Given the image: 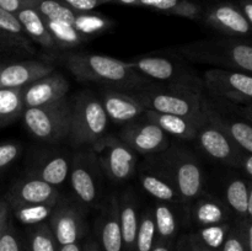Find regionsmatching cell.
I'll return each mask as SVG.
<instances>
[{"instance_id": "obj_1", "label": "cell", "mask_w": 252, "mask_h": 251, "mask_svg": "<svg viewBox=\"0 0 252 251\" xmlns=\"http://www.w3.org/2000/svg\"><path fill=\"white\" fill-rule=\"evenodd\" d=\"M64 65L76 79L93 81L110 89L137 91L149 86L150 80L138 73L128 62L89 53H68L62 57Z\"/></svg>"}, {"instance_id": "obj_2", "label": "cell", "mask_w": 252, "mask_h": 251, "mask_svg": "<svg viewBox=\"0 0 252 251\" xmlns=\"http://www.w3.org/2000/svg\"><path fill=\"white\" fill-rule=\"evenodd\" d=\"M132 94L144 106L145 110L182 116L198 123L206 121L203 113V93L150 84L147 88L132 91Z\"/></svg>"}, {"instance_id": "obj_3", "label": "cell", "mask_w": 252, "mask_h": 251, "mask_svg": "<svg viewBox=\"0 0 252 251\" xmlns=\"http://www.w3.org/2000/svg\"><path fill=\"white\" fill-rule=\"evenodd\" d=\"M108 117L100 98L93 93H83L71 105L69 139L75 147L93 145L103 137Z\"/></svg>"}, {"instance_id": "obj_4", "label": "cell", "mask_w": 252, "mask_h": 251, "mask_svg": "<svg viewBox=\"0 0 252 251\" xmlns=\"http://www.w3.org/2000/svg\"><path fill=\"white\" fill-rule=\"evenodd\" d=\"M128 63L147 79L158 81L159 85L198 93H202L203 90L204 84L191 69L187 68L185 64L166 57L145 56L133 59Z\"/></svg>"}, {"instance_id": "obj_5", "label": "cell", "mask_w": 252, "mask_h": 251, "mask_svg": "<svg viewBox=\"0 0 252 251\" xmlns=\"http://www.w3.org/2000/svg\"><path fill=\"white\" fill-rule=\"evenodd\" d=\"M22 118L27 129L36 138L46 142H59L69 137L71 105L64 97L49 105L25 108Z\"/></svg>"}, {"instance_id": "obj_6", "label": "cell", "mask_w": 252, "mask_h": 251, "mask_svg": "<svg viewBox=\"0 0 252 251\" xmlns=\"http://www.w3.org/2000/svg\"><path fill=\"white\" fill-rule=\"evenodd\" d=\"M180 52L191 61L252 73V46L249 44L202 41L181 47Z\"/></svg>"}, {"instance_id": "obj_7", "label": "cell", "mask_w": 252, "mask_h": 251, "mask_svg": "<svg viewBox=\"0 0 252 251\" xmlns=\"http://www.w3.org/2000/svg\"><path fill=\"white\" fill-rule=\"evenodd\" d=\"M162 175L176 187L182 202L198 198L204 184V175L199 162L187 150L171 149L161 161Z\"/></svg>"}, {"instance_id": "obj_8", "label": "cell", "mask_w": 252, "mask_h": 251, "mask_svg": "<svg viewBox=\"0 0 252 251\" xmlns=\"http://www.w3.org/2000/svg\"><path fill=\"white\" fill-rule=\"evenodd\" d=\"M93 147L94 154L106 175L112 181H126L133 175L137 164L135 152L120 138L103 135Z\"/></svg>"}, {"instance_id": "obj_9", "label": "cell", "mask_w": 252, "mask_h": 251, "mask_svg": "<svg viewBox=\"0 0 252 251\" xmlns=\"http://www.w3.org/2000/svg\"><path fill=\"white\" fill-rule=\"evenodd\" d=\"M48 225L59 246L79 243L86 231L83 211L69 201H58L49 216Z\"/></svg>"}, {"instance_id": "obj_10", "label": "cell", "mask_w": 252, "mask_h": 251, "mask_svg": "<svg viewBox=\"0 0 252 251\" xmlns=\"http://www.w3.org/2000/svg\"><path fill=\"white\" fill-rule=\"evenodd\" d=\"M121 140L140 154H157L169 148V134L150 121H132L120 132Z\"/></svg>"}, {"instance_id": "obj_11", "label": "cell", "mask_w": 252, "mask_h": 251, "mask_svg": "<svg viewBox=\"0 0 252 251\" xmlns=\"http://www.w3.org/2000/svg\"><path fill=\"white\" fill-rule=\"evenodd\" d=\"M203 84L213 95L243 101L252 98V75L241 71L213 68L204 73Z\"/></svg>"}, {"instance_id": "obj_12", "label": "cell", "mask_w": 252, "mask_h": 251, "mask_svg": "<svg viewBox=\"0 0 252 251\" xmlns=\"http://www.w3.org/2000/svg\"><path fill=\"white\" fill-rule=\"evenodd\" d=\"M70 184L74 193L85 204H93L98 197L96 174V155L94 152L81 153L74 157L70 166Z\"/></svg>"}, {"instance_id": "obj_13", "label": "cell", "mask_w": 252, "mask_h": 251, "mask_svg": "<svg viewBox=\"0 0 252 251\" xmlns=\"http://www.w3.org/2000/svg\"><path fill=\"white\" fill-rule=\"evenodd\" d=\"M7 201L11 207L36 204L56 206L59 201V192L56 186H52L38 177L30 176L12 187L7 194Z\"/></svg>"}, {"instance_id": "obj_14", "label": "cell", "mask_w": 252, "mask_h": 251, "mask_svg": "<svg viewBox=\"0 0 252 251\" xmlns=\"http://www.w3.org/2000/svg\"><path fill=\"white\" fill-rule=\"evenodd\" d=\"M69 90L66 79L59 73H51L22 89L25 108L49 105L65 97Z\"/></svg>"}, {"instance_id": "obj_15", "label": "cell", "mask_w": 252, "mask_h": 251, "mask_svg": "<svg viewBox=\"0 0 252 251\" xmlns=\"http://www.w3.org/2000/svg\"><path fill=\"white\" fill-rule=\"evenodd\" d=\"M100 101L107 113L108 120L117 125H126L144 115L145 108L132 91L106 88L101 91Z\"/></svg>"}, {"instance_id": "obj_16", "label": "cell", "mask_w": 252, "mask_h": 251, "mask_svg": "<svg viewBox=\"0 0 252 251\" xmlns=\"http://www.w3.org/2000/svg\"><path fill=\"white\" fill-rule=\"evenodd\" d=\"M197 139L202 149L214 159L228 164H238L240 160L239 147L217 126L206 118L197 132Z\"/></svg>"}, {"instance_id": "obj_17", "label": "cell", "mask_w": 252, "mask_h": 251, "mask_svg": "<svg viewBox=\"0 0 252 251\" xmlns=\"http://www.w3.org/2000/svg\"><path fill=\"white\" fill-rule=\"evenodd\" d=\"M53 71L54 66L52 64L38 61L0 65V89L25 88Z\"/></svg>"}, {"instance_id": "obj_18", "label": "cell", "mask_w": 252, "mask_h": 251, "mask_svg": "<svg viewBox=\"0 0 252 251\" xmlns=\"http://www.w3.org/2000/svg\"><path fill=\"white\" fill-rule=\"evenodd\" d=\"M206 22L213 29L228 34L244 36L251 32V25L239 7L231 4H218L206 14Z\"/></svg>"}, {"instance_id": "obj_19", "label": "cell", "mask_w": 252, "mask_h": 251, "mask_svg": "<svg viewBox=\"0 0 252 251\" xmlns=\"http://www.w3.org/2000/svg\"><path fill=\"white\" fill-rule=\"evenodd\" d=\"M203 113L209 122L220 128L239 148L252 154V126L243 121L223 117L206 97L203 100Z\"/></svg>"}, {"instance_id": "obj_20", "label": "cell", "mask_w": 252, "mask_h": 251, "mask_svg": "<svg viewBox=\"0 0 252 251\" xmlns=\"http://www.w3.org/2000/svg\"><path fill=\"white\" fill-rule=\"evenodd\" d=\"M144 116L145 120L155 123L166 134H171L184 140L196 139L197 132L202 125L182 116L167 115V113L157 112L153 110H145Z\"/></svg>"}, {"instance_id": "obj_21", "label": "cell", "mask_w": 252, "mask_h": 251, "mask_svg": "<svg viewBox=\"0 0 252 251\" xmlns=\"http://www.w3.org/2000/svg\"><path fill=\"white\" fill-rule=\"evenodd\" d=\"M100 246L102 251H125L120 223V203L116 196L111 198L101 220Z\"/></svg>"}, {"instance_id": "obj_22", "label": "cell", "mask_w": 252, "mask_h": 251, "mask_svg": "<svg viewBox=\"0 0 252 251\" xmlns=\"http://www.w3.org/2000/svg\"><path fill=\"white\" fill-rule=\"evenodd\" d=\"M17 19L21 22L25 32L30 38L33 39L38 44H41L46 49H58L61 47L56 42L54 37L49 32L46 22L42 19L41 15L34 11L31 7L24 6L16 14Z\"/></svg>"}, {"instance_id": "obj_23", "label": "cell", "mask_w": 252, "mask_h": 251, "mask_svg": "<svg viewBox=\"0 0 252 251\" xmlns=\"http://www.w3.org/2000/svg\"><path fill=\"white\" fill-rule=\"evenodd\" d=\"M120 203V223L122 230L123 249L125 251H135V239H137L138 218L137 204L130 194H126L118 201Z\"/></svg>"}, {"instance_id": "obj_24", "label": "cell", "mask_w": 252, "mask_h": 251, "mask_svg": "<svg viewBox=\"0 0 252 251\" xmlns=\"http://www.w3.org/2000/svg\"><path fill=\"white\" fill-rule=\"evenodd\" d=\"M22 2L25 6L31 7L38 12L42 19L64 22L71 26H75L76 20L80 15V12L74 11L58 0H22Z\"/></svg>"}, {"instance_id": "obj_25", "label": "cell", "mask_w": 252, "mask_h": 251, "mask_svg": "<svg viewBox=\"0 0 252 251\" xmlns=\"http://www.w3.org/2000/svg\"><path fill=\"white\" fill-rule=\"evenodd\" d=\"M134 6H144L167 15L196 20L201 16V6L189 0H135Z\"/></svg>"}, {"instance_id": "obj_26", "label": "cell", "mask_w": 252, "mask_h": 251, "mask_svg": "<svg viewBox=\"0 0 252 251\" xmlns=\"http://www.w3.org/2000/svg\"><path fill=\"white\" fill-rule=\"evenodd\" d=\"M70 166L71 160L69 159V157L57 154L44 160L31 176L38 177V179L48 182L52 186L57 187L63 184L66 177L69 176Z\"/></svg>"}, {"instance_id": "obj_27", "label": "cell", "mask_w": 252, "mask_h": 251, "mask_svg": "<svg viewBox=\"0 0 252 251\" xmlns=\"http://www.w3.org/2000/svg\"><path fill=\"white\" fill-rule=\"evenodd\" d=\"M143 188L160 202H182L175 185L162 174H142Z\"/></svg>"}, {"instance_id": "obj_28", "label": "cell", "mask_w": 252, "mask_h": 251, "mask_svg": "<svg viewBox=\"0 0 252 251\" xmlns=\"http://www.w3.org/2000/svg\"><path fill=\"white\" fill-rule=\"evenodd\" d=\"M0 37L10 44L31 51V44L27 33L16 14L0 9Z\"/></svg>"}, {"instance_id": "obj_29", "label": "cell", "mask_w": 252, "mask_h": 251, "mask_svg": "<svg viewBox=\"0 0 252 251\" xmlns=\"http://www.w3.org/2000/svg\"><path fill=\"white\" fill-rule=\"evenodd\" d=\"M192 219L197 225L209 226L223 224L226 219V211L221 203L212 198H201L192 209Z\"/></svg>"}, {"instance_id": "obj_30", "label": "cell", "mask_w": 252, "mask_h": 251, "mask_svg": "<svg viewBox=\"0 0 252 251\" xmlns=\"http://www.w3.org/2000/svg\"><path fill=\"white\" fill-rule=\"evenodd\" d=\"M22 89H0V127L10 125L24 113Z\"/></svg>"}, {"instance_id": "obj_31", "label": "cell", "mask_w": 252, "mask_h": 251, "mask_svg": "<svg viewBox=\"0 0 252 251\" xmlns=\"http://www.w3.org/2000/svg\"><path fill=\"white\" fill-rule=\"evenodd\" d=\"M153 212H154L158 241L172 244V241L177 235V230H179V223H177L175 213L164 202L157 204Z\"/></svg>"}, {"instance_id": "obj_32", "label": "cell", "mask_w": 252, "mask_h": 251, "mask_svg": "<svg viewBox=\"0 0 252 251\" xmlns=\"http://www.w3.org/2000/svg\"><path fill=\"white\" fill-rule=\"evenodd\" d=\"M44 22L61 48H73L86 39V36L80 33L71 25L52 20H44Z\"/></svg>"}, {"instance_id": "obj_33", "label": "cell", "mask_w": 252, "mask_h": 251, "mask_svg": "<svg viewBox=\"0 0 252 251\" xmlns=\"http://www.w3.org/2000/svg\"><path fill=\"white\" fill-rule=\"evenodd\" d=\"M157 241L158 235L154 212L152 209H147L139 219L137 239H135V251H152Z\"/></svg>"}, {"instance_id": "obj_34", "label": "cell", "mask_w": 252, "mask_h": 251, "mask_svg": "<svg viewBox=\"0 0 252 251\" xmlns=\"http://www.w3.org/2000/svg\"><path fill=\"white\" fill-rule=\"evenodd\" d=\"M29 251H59V245L48 224L33 225L30 231Z\"/></svg>"}, {"instance_id": "obj_35", "label": "cell", "mask_w": 252, "mask_h": 251, "mask_svg": "<svg viewBox=\"0 0 252 251\" xmlns=\"http://www.w3.org/2000/svg\"><path fill=\"white\" fill-rule=\"evenodd\" d=\"M226 201L230 208L241 217H248L249 187L243 180H233L226 187Z\"/></svg>"}, {"instance_id": "obj_36", "label": "cell", "mask_w": 252, "mask_h": 251, "mask_svg": "<svg viewBox=\"0 0 252 251\" xmlns=\"http://www.w3.org/2000/svg\"><path fill=\"white\" fill-rule=\"evenodd\" d=\"M15 216L21 223L36 225L43 223L46 218H49L54 206L49 204H36V206H14Z\"/></svg>"}, {"instance_id": "obj_37", "label": "cell", "mask_w": 252, "mask_h": 251, "mask_svg": "<svg viewBox=\"0 0 252 251\" xmlns=\"http://www.w3.org/2000/svg\"><path fill=\"white\" fill-rule=\"evenodd\" d=\"M229 225L226 224H217V225L204 226L198 235H196L204 245L213 250L219 251L225 241L226 235L229 231Z\"/></svg>"}, {"instance_id": "obj_38", "label": "cell", "mask_w": 252, "mask_h": 251, "mask_svg": "<svg viewBox=\"0 0 252 251\" xmlns=\"http://www.w3.org/2000/svg\"><path fill=\"white\" fill-rule=\"evenodd\" d=\"M76 30L84 36L88 37L89 34H94L98 31H102L107 27V21L105 19L96 15H89L86 12H80L75 24Z\"/></svg>"}, {"instance_id": "obj_39", "label": "cell", "mask_w": 252, "mask_h": 251, "mask_svg": "<svg viewBox=\"0 0 252 251\" xmlns=\"http://www.w3.org/2000/svg\"><path fill=\"white\" fill-rule=\"evenodd\" d=\"M220 251H248L241 226L229 229L228 235H226Z\"/></svg>"}, {"instance_id": "obj_40", "label": "cell", "mask_w": 252, "mask_h": 251, "mask_svg": "<svg viewBox=\"0 0 252 251\" xmlns=\"http://www.w3.org/2000/svg\"><path fill=\"white\" fill-rule=\"evenodd\" d=\"M0 251H21L19 236L10 221L0 238Z\"/></svg>"}, {"instance_id": "obj_41", "label": "cell", "mask_w": 252, "mask_h": 251, "mask_svg": "<svg viewBox=\"0 0 252 251\" xmlns=\"http://www.w3.org/2000/svg\"><path fill=\"white\" fill-rule=\"evenodd\" d=\"M20 145L16 143H2L0 144V171L9 166L19 157Z\"/></svg>"}, {"instance_id": "obj_42", "label": "cell", "mask_w": 252, "mask_h": 251, "mask_svg": "<svg viewBox=\"0 0 252 251\" xmlns=\"http://www.w3.org/2000/svg\"><path fill=\"white\" fill-rule=\"evenodd\" d=\"M58 1L76 12H89L100 5L106 4V0H58Z\"/></svg>"}, {"instance_id": "obj_43", "label": "cell", "mask_w": 252, "mask_h": 251, "mask_svg": "<svg viewBox=\"0 0 252 251\" xmlns=\"http://www.w3.org/2000/svg\"><path fill=\"white\" fill-rule=\"evenodd\" d=\"M9 223V203L0 199V238Z\"/></svg>"}, {"instance_id": "obj_44", "label": "cell", "mask_w": 252, "mask_h": 251, "mask_svg": "<svg viewBox=\"0 0 252 251\" xmlns=\"http://www.w3.org/2000/svg\"><path fill=\"white\" fill-rule=\"evenodd\" d=\"M176 251H198L196 248V244H194L193 234L182 236V238L180 239L179 244H177Z\"/></svg>"}, {"instance_id": "obj_45", "label": "cell", "mask_w": 252, "mask_h": 251, "mask_svg": "<svg viewBox=\"0 0 252 251\" xmlns=\"http://www.w3.org/2000/svg\"><path fill=\"white\" fill-rule=\"evenodd\" d=\"M24 6L22 0H0V9H4L12 14H17Z\"/></svg>"}, {"instance_id": "obj_46", "label": "cell", "mask_w": 252, "mask_h": 251, "mask_svg": "<svg viewBox=\"0 0 252 251\" xmlns=\"http://www.w3.org/2000/svg\"><path fill=\"white\" fill-rule=\"evenodd\" d=\"M241 229H243L246 249H248V251H252V220H249L245 224H243Z\"/></svg>"}, {"instance_id": "obj_47", "label": "cell", "mask_w": 252, "mask_h": 251, "mask_svg": "<svg viewBox=\"0 0 252 251\" xmlns=\"http://www.w3.org/2000/svg\"><path fill=\"white\" fill-rule=\"evenodd\" d=\"M240 6V10L245 15L246 19H248L249 24L252 26V0H241Z\"/></svg>"}, {"instance_id": "obj_48", "label": "cell", "mask_w": 252, "mask_h": 251, "mask_svg": "<svg viewBox=\"0 0 252 251\" xmlns=\"http://www.w3.org/2000/svg\"><path fill=\"white\" fill-rule=\"evenodd\" d=\"M152 251H172V244L162 243V241H157Z\"/></svg>"}, {"instance_id": "obj_49", "label": "cell", "mask_w": 252, "mask_h": 251, "mask_svg": "<svg viewBox=\"0 0 252 251\" xmlns=\"http://www.w3.org/2000/svg\"><path fill=\"white\" fill-rule=\"evenodd\" d=\"M83 251H102L100 243L96 240H89L88 244L83 248Z\"/></svg>"}, {"instance_id": "obj_50", "label": "cell", "mask_w": 252, "mask_h": 251, "mask_svg": "<svg viewBox=\"0 0 252 251\" xmlns=\"http://www.w3.org/2000/svg\"><path fill=\"white\" fill-rule=\"evenodd\" d=\"M59 251H83V248L79 243L69 244V245L59 246Z\"/></svg>"}, {"instance_id": "obj_51", "label": "cell", "mask_w": 252, "mask_h": 251, "mask_svg": "<svg viewBox=\"0 0 252 251\" xmlns=\"http://www.w3.org/2000/svg\"><path fill=\"white\" fill-rule=\"evenodd\" d=\"M193 239H194V244H196V248L198 251H217V250H213V249L208 248L207 245H204V244L202 243L196 235H193Z\"/></svg>"}, {"instance_id": "obj_52", "label": "cell", "mask_w": 252, "mask_h": 251, "mask_svg": "<svg viewBox=\"0 0 252 251\" xmlns=\"http://www.w3.org/2000/svg\"><path fill=\"white\" fill-rule=\"evenodd\" d=\"M243 166H244V169H245V171L248 172L250 176H252V154L250 155V157H248L245 160H244Z\"/></svg>"}, {"instance_id": "obj_53", "label": "cell", "mask_w": 252, "mask_h": 251, "mask_svg": "<svg viewBox=\"0 0 252 251\" xmlns=\"http://www.w3.org/2000/svg\"><path fill=\"white\" fill-rule=\"evenodd\" d=\"M248 217L252 220V187L249 189V202H248Z\"/></svg>"}, {"instance_id": "obj_54", "label": "cell", "mask_w": 252, "mask_h": 251, "mask_svg": "<svg viewBox=\"0 0 252 251\" xmlns=\"http://www.w3.org/2000/svg\"><path fill=\"white\" fill-rule=\"evenodd\" d=\"M135 0H107V2H121L126 5H134Z\"/></svg>"}, {"instance_id": "obj_55", "label": "cell", "mask_w": 252, "mask_h": 251, "mask_svg": "<svg viewBox=\"0 0 252 251\" xmlns=\"http://www.w3.org/2000/svg\"><path fill=\"white\" fill-rule=\"evenodd\" d=\"M106 2H107V0H106Z\"/></svg>"}]
</instances>
